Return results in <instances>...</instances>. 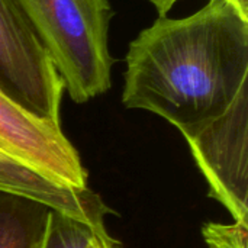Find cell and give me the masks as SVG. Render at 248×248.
<instances>
[{"label":"cell","instance_id":"cell-1","mask_svg":"<svg viewBox=\"0 0 248 248\" xmlns=\"http://www.w3.org/2000/svg\"><path fill=\"white\" fill-rule=\"evenodd\" d=\"M248 84V15L228 0L160 16L129 44L122 103L153 112L182 135L224 113Z\"/></svg>","mask_w":248,"mask_h":248},{"label":"cell","instance_id":"cell-2","mask_svg":"<svg viewBox=\"0 0 248 248\" xmlns=\"http://www.w3.org/2000/svg\"><path fill=\"white\" fill-rule=\"evenodd\" d=\"M76 103L112 84L109 0H15Z\"/></svg>","mask_w":248,"mask_h":248},{"label":"cell","instance_id":"cell-3","mask_svg":"<svg viewBox=\"0 0 248 248\" xmlns=\"http://www.w3.org/2000/svg\"><path fill=\"white\" fill-rule=\"evenodd\" d=\"M0 93L31 116L61 126L62 81L15 0H0Z\"/></svg>","mask_w":248,"mask_h":248},{"label":"cell","instance_id":"cell-4","mask_svg":"<svg viewBox=\"0 0 248 248\" xmlns=\"http://www.w3.org/2000/svg\"><path fill=\"white\" fill-rule=\"evenodd\" d=\"M206 179L209 196L248 224V84L231 106L183 135Z\"/></svg>","mask_w":248,"mask_h":248},{"label":"cell","instance_id":"cell-5","mask_svg":"<svg viewBox=\"0 0 248 248\" xmlns=\"http://www.w3.org/2000/svg\"><path fill=\"white\" fill-rule=\"evenodd\" d=\"M0 147L61 185L89 189L87 171L62 128L31 116L1 93Z\"/></svg>","mask_w":248,"mask_h":248},{"label":"cell","instance_id":"cell-6","mask_svg":"<svg viewBox=\"0 0 248 248\" xmlns=\"http://www.w3.org/2000/svg\"><path fill=\"white\" fill-rule=\"evenodd\" d=\"M0 189L35 198L54 209L67 212L84 221H96L103 214L99 195L76 190L55 182L26 163L15 158L0 147Z\"/></svg>","mask_w":248,"mask_h":248},{"label":"cell","instance_id":"cell-7","mask_svg":"<svg viewBox=\"0 0 248 248\" xmlns=\"http://www.w3.org/2000/svg\"><path fill=\"white\" fill-rule=\"evenodd\" d=\"M52 206L0 189V248H39Z\"/></svg>","mask_w":248,"mask_h":248},{"label":"cell","instance_id":"cell-8","mask_svg":"<svg viewBox=\"0 0 248 248\" xmlns=\"http://www.w3.org/2000/svg\"><path fill=\"white\" fill-rule=\"evenodd\" d=\"M102 222H89L67 212L51 209L45 235L39 248H89Z\"/></svg>","mask_w":248,"mask_h":248},{"label":"cell","instance_id":"cell-9","mask_svg":"<svg viewBox=\"0 0 248 248\" xmlns=\"http://www.w3.org/2000/svg\"><path fill=\"white\" fill-rule=\"evenodd\" d=\"M203 238L209 248H248V224L232 225L206 224L202 228Z\"/></svg>","mask_w":248,"mask_h":248},{"label":"cell","instance_id":"cell-10","mask_svg":"<svg viewBox=\"0 0 248 248\" xmlns=\"http://www.w3.org/2000/svg\"><path fill=\"white\" fill-rule=\"evenodd\" d=\"M89 248H122V244L115 240L106 230V225L96 230Z\"/></svg>","mask_w":248,"mask_h":248},{"label":"cell","instance_id":"cell-11","mask_svg":"<svg viewBox=\"0 0 248 248\" xmlns=\"http://www.w3.org/2000/svg\"><path fill=\"white\" fill-rule=\"evenodd\" d=\"M160 13V16H166L169 10H171V7L176 4V1L179 0H148Z\"/></svg>","mask_w":248,"mask_h":248},{"label":"cell","instance_id":"cell-12","mask_svg":"<svg viewBox=\"0 0 248 248\" xmlns=\"http://www.w3.org/2000/svg\"><path fill=\"white\" fill-rule=\"evenodd\" d=\"M228 1L234 3L241 12H244V13L248 15V0H228Z\"/></svg>","mask_w":248,"mask_h":248}]
</instances>
